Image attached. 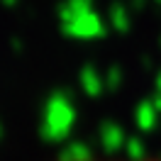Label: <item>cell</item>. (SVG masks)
<instances>
[{
	"label": "cell",
	"instance_id": "obj_1",
	"mask_svg": "<svg viewBox=\"0 0 161 161\" xmlns=\"http://www.w3.org/2000/svg\"><path fill=\"white\" fill-rule=\"evenodd\" d=\"M73 161H122V159H73ZM125 161H159V159H125Z\"/></svg>",
	"mask_w": 161,
	"mask_h": 161
}]
</instances>
